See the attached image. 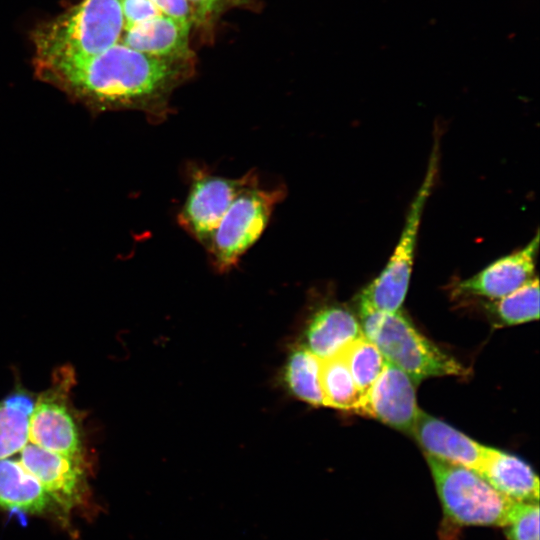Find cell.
<instances>
[{"label": "cell", "instance_id": "1", "mask_svg": "<svg viewBox=\"0 0 540 540\" xmlns=\"http://www.w3.org/2000/svg\"><path fill=\"white\" fill-rule=\"evenodd\" d=\"M35 67L41 80L94 112L140 110L156 123L192 73L191 59L154 57L118 43L86 59Z\"/></svg>", "mask_w": 540, "mask_h": 540}, {"label": "cell", "instance_id": "2", "mask_svg": "<svg viewBox=\"0 0 540 540\" xmlns=\"http://www.w3.org/2000/svg\"><path fill=\"white\" fill-rule=\"evenodd\" d=\"M123 30L120 0H81L35 29V66L95 56L117 44Z\"/></svg>", "mask_w": 540, "mask_h": 540}, {"label": "cell", "instance_id": "3", "mask_svg": "<svg viewBox=\"0 0 540 540\" xmlns=\"http://www.w3.org/2000/svg\"><path fill=\"white\" fill-rule=\"evenodd\" d=\"M359 314L363 335L415 384L427 377L468 374L466 367L422 336L400 310Z\"/></svg>", "mask_w": 540, "mask_h": 540}, {"label": "cell", "instance_id": "4", "mask_svg": "<svg viewBox=\"0 0 540 540\" xmlns=\"http://www.w3.org/2000/svg\"><path fill=\"white\" fill-rule=\"evenodd\" d=\"M445 515L461 526L504 527L513 501L469 468L426 455Z\"/></svg>", "mask_w": 540, "mask_h": 540}, {"label": "cell", "instance_id": "5", "mask_svg": "<svg viewBox=\"0 0 540 540\" xmlns=\"http://www.w3.org/2000/svg\"><path fill=\"white\" fill-rule=\"evenodd\" d=\"M285 195L283 186L263 188L259 178L238 194L205 247L218 272L231 270L255 244Z\"/></svg>", "mask_w": 540, "mask_h": 540}, {"label": "cell", "instance_id": "6", "mask_svg": "<svg viewBox=\"0 0 540 540\" xmlns=\"http://www.w3.org/2000/svg\"><path fill=\"white\" fill-rule=\"evenodd\" d=\"M438 143L432 150L424 180L414 197L398 243L381 273L358 297L359 312H396L405 300L425 204L438 170Z\"/></svg>", "mask_w": 540, "mask_h": 540}, {"label": "cell", "instance_id": "7", "mask_svg": "<svg viewBox=\"0 0 540 540\" xmlns=\"http://www.w3.org/2000/svg\"><path fill=\"white\" fill-rule=\"evenodd\" d=\"M76 384L73 367L64 365L52 375L51 384L41 392L29 418L28 442L71 457L86 458L81 416L71 401Z\"/></svg>", "mask_w": 540, "mask_h": 540}, {"label": "cell", "instance_id": "8", "mask_svg": "<svg viewBox=\"0 0 540 540\" xmlns=\"http://www.w3.org/2000/svg\"><path fill=\"white\" fill-rule=\"evenodd\" d=\"M187 176L188 195L178 213V223L205 248L234 199L257 180L258 175L251 170L240 178L232 179L214 175L203 166L190 164Z\"/></svg>", "mask_w": 540, "mask_h": 540}, {"label": "cell", "instance_id": "9", "mask_svg": "<svg viewBox=\"0 0 540 540\" xmlns=\"http://www.w3.org/2000/svg\"><path fill=\"white\" fill-rule=\"evenodd\" d=\"M19 461L69 517L74 510L88 504L90 470L86 458L66 456L27 443L20 451Z\"/></svg>", "mask_w": 540, "mask_h": 540}, {"label": "cell", "instance_id": "10", "mask_svg": "<svg viewBox=\"0 0 540 540\" xmlns=\"http://www.w3.org/2000/svg\"><path fill=\"white\" fill-rule=\"evenodd\" d=\"M418 411L414 381L386 361L383 371L363 396L357 413L411 433Z\"/></svg>", "mask_w": 540, "mask_h": 540}, {"label": "cell", "instance_id": "11", "mask_svg": "<svg viewBox=\"0 0 540 540\" xmlns=\"http://www.w3.org/2000/svg\"><path fill=\"white\" fill-rule=\"evenodd\" d=\"M0 512L52 518L67 526L70 517L19 460L0 459Z\"/></svg>", "mask_w": 540, "mask_h": 540}, {"label": "cell", "instance_id": "12", "mask_svg": "<svg viewBox=\"0 0 540 540\" xmlns=\"http://www.w3.org/2000/svg\"><path fill=\"white\" fill-rule=\"evenodd\" d=\"M539 233L518 251L501 257L472 277L459 283L464 294L500 299L534 276Z\"/></svg>", "mask_w": 540, "mask_h": 540}, {"label": "cell", "instance_id": "13", "mask_svg": "<svg viewBox=\"0 0 540 540\" xmlns=\"http://www.w3.org/2000/svg\"><path fill=\"white\" fill-rule=\"evenodd\" d=\"M411 434L426 455L476 472L485 455L486 446L420 409Z\"/></svg>", "mask_w": 540, "mask_h": 540}, {"label": "cell", "instance_id": "14", "mask_svg": "<svg viewBox=\"0 0 540 540\" xmlns=\"http://www.w3.org/2000/svg\"><path fill=\"white\" fill-rule=\"evenodd\" d=\"M191 26L160 15L125 30L124 45L141 53L167 59H192Z\"/></svg>", "mask_w": 540, "mask_h": 540}, {"label": "cell", "instance_id": "15", "mask_svg": "<svg viewBox=\"0 0 540 540\" xmlns=\"http://www.w3.org/2000/svg\"><path fill=\"white\" fill-rule=\"evenodd\" d=\"M494 489L517 502H538L539 480L522 459L495 448L486 447L477 470Z\"/></svg>", "mask_w": 540, "mask_h": 540}, {"label": "cell", "instance_id": "16", "mask_svg": "<svg viewBox=\"0 0 540 540\" xmlns=\"http://www.w3.org/2000/svg\"><path fill=\"white\" fill-rule=\"evenodd\" d=\"M361 336L360 322L352 312L340 306H327L310 319L304 347L323 360L340 354Z\"/></svg>", "mask_w": 540, "mask_h": 540}, {"label": "cell", "instance_id": "17", "mask_svg": "<svg viewBox=\"0 0 540 540\" xmlns=\"http://www.w3.org/2000/svg\"><path fill=\"white\" fill-rule=\"evenodd\" d=\"M33 406L34 399L21 389L0 400V459L19 453L28 443Z\"/></svg>", "mask_w": 540, "mask_h": 540}, {"label": "cell", "instance_id": "18", "mask_svg": "<svg viewBox=\"0 0 540 540\" xmlns=\"http://www.w3.org/2000/svg\"><path fill=\"white\" fill-rule=\"evenodd\" d=\"M320 365L321 359L301 346L290 353L284 367L283 379L289 392L313 406L324 405Z\"/></svg>", "mask_w": 540, "mask_h": 540}, {"label": "cell", "instance_id": "19", "mask_svg": "<svg viewBox=\"0 0 540 540\" xmlns=\"http://www.w3.org/2000/svg\"><path fill=\"white\" fill-rule=\"evenodd\" d=\"M320 383L325 406L358 412L362 396L341 353L321 360Z\"/></svg>", "mask_w": 540, "mask_h": 540}, {"label": "cell", "instance_id": "20", "mask_svg": "<svg viewBox=\"0 0 540 540\" xmlns=\"http://www.w3.org/2000/svg\"><path fill=\"white\" fill-rule=\"evenodd\" d=\"M341 354L363 398L383 371L386 360L364 335L349 344Z\"/></svg>", "mask_w": 540, "mask_h": 540}, {"label": "cell", "instance_id": "21", "mask_svg": "<svg viewBox=\"0 0 540 540\" xmlns=\"http://www.w3.org/2000/svg\"><path fill=\"white\" fill-rule=\"evenodd\" d=\"M494 311L505 325H515L539 318V281L533 276L516 290L497 299Z\"/></svg>", "mask_w": 540, "mask_h": 540}, {"label": "cell", "instance_id": "22", "mask_svg": "<svg viewBox=\"0 0 540 540\" xmlns=\"http://www.w3.org/2000/svg\"><path fill=\"white\" fill-rule=\"evenodd\" d=\"M504 527L508 540H539L538 502H515Z\"/></svg>", "mask_w": 540, "mask_h": 540}, {"label": "cell", "instance_id": "23", "mask_svg": "<svg viewBox=\"0 0 540 540\" xmlns=\"http://www.w3.org/2000/svg\"><path fill=\"white\" fill-rule=\"evenodd\" d=\"M124 30L162 15L150 0H120Z\"/></svg>", "mask_w": 540, "mask_h": 540}, {"label": "cell", "instance_id": "24", "mask_svg": "<svg viewBox=\"0 0 540 540\" xmlns=\"http://www.w3.org/2000/svg\"><path fill=\"white\" fill-rule=\"evenodd\" d=\"M164 16L192 26L193 14L187 0H150Z\"/></svg>", "mask_w": 540, "mask_h": 540}, {"label": "cell", "instance_id": "25", "mask_svg": "<svg viewBox=\"0 0 540 540\" xmlns=\"http://www.w3.org/2000/svg\"><path fill=\"white\" fill-rule=\"evenodd\" d=\"M227 0H187L194 23H203L218 11Z\"/></svg>", "mask_w": 540, "mask_h": 540}]
</instances>
